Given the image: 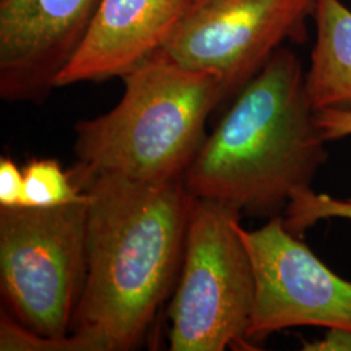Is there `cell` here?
<instances>
[{
  "mask_svg": "<svg viewBox=\"0 0 351 351\" xmlns=\"http://www.w3.org/2000/svg\"><path fill=\"white\" fill-rule=\"evenodd\" d=\"M282 215L289 232L302 237L306 229L320 220L332 217L351 220V201L316 194L311 188L304 189L291 195Z\"/></svg>",
  "mask_w": 351,
  "mask_h": 351,
  "instance_id": "cell-12",
  "label": "cell"
},
{
  "mask_svg": "<svg viewBox=\"0 0 351 351\" xmlns=\"http://www.w3.org/2000/svg\"><path fill=\"white\" fill-rule=\"evenodd\" d=\"M316 37L306 90L315 112L351 110V10L341 0H316Z\"/></svg>",
  "mask_w": 351,
  "mask_h": 351,
  "instance_id": "cell-10",
  "label": "cell"
},
{
  "mask_svg": "<svg viewBox=\"0 0 351 351\" xmlns=\"http://www.w3.org/2000/svg\"><path fill=\"white\" fill-rule=\"evenodd\" d=\"M88 201L85 191L58 207H0L1 297L17 322L40 336L72 333L88 274Z\"/></svg>",
  "mask_w": 351,
  "mask_h": 351,
  "instance_id": "cell-5",
  "label": "cell"
},
{
  "mask_svg": "<svg viewBox=\"0 0 351 351\" xmlns=\"http://www.w3.org/2000/svg\"><path fill=\"white\" fill-rule=\"evenodd\" d=\"M193 0H101L55 86L124 77L163 50Z\"/></svg>",
  "mask_w": 351,
  "mask_h": 351,
  "instance_id": "cell-9",
  "label": "cell"
},
{
  "mask_svg": "<svg viewBox=\"0 0 351 351\" xmlns=\"http://www.w3.org/2000/svg\"><path fill=\"white\" fill-rule=\"evenodd\" d=\"M302 349L306 351H351V330L330 328L324 339L306 342Z\"/></svg>",
  "mask_w": 351,
  "mask_h": 351,
  "instance_id": "cell-16",
  "label": "cell"
},
{
  "mask_svg": "<svg viewBox=\"0 0 351 351\" xmlns=\"http://www.w3.org/2000/svg\"><path fill=\"white\" fill-rule=\"evenodd\" d=\"M110 112L75 125V184L117 175L145 184L184 178L204 141L213 108L226 99L217 75L182 66L163 51L123 77Z\"/></svg>",
  "mask_w": 351,
  "mask_h": 351,
  "instance_id": "cell-3",
  "label": "cell"
},
{
  "mask_svg": "<svg viewBox=\"0 0 351 351\" xmlns=\"http://www.w3.org/2000/svg\"><path fill=\"white\" fill-rule=\"evenodd\" d=\"M241 213L195 198L169 306L172 351L256 350L247 339L255 280L239 233Z\"/></svg>",
  "mask_w": 351,
  "mask_h": 351,
  "instance_id": "cell-4",
  "label": "cell"
},
{
  "mask_svg": "<svg viewBox=\"0 0 351 351\" xmlns=\"http://www.w3.org/2000/svg\"><path fill=\"white\" fill-rule=\"evenodd\" d=\"M23 172L24 207H58L85 197V191L75 184L71 172H64L53 159L30 160Z\"/></svg>",
  "mask_w": 351,
  "mask_h": 351,
  "instance_id": "cell-11",
  "label": "cell"
},
{
  "mask_svg": "<svg viewBox=\"0 0 351 351\" xmlns=\"http://www.w3.org/2000/svg\"><path fill=\"white\" fill-rule=\"evenodd\" d=\"M316 0H193L163 52L237 95L314 13Z\"/></svg>",
  "mask_w": 351,
  "mask_h": 351,
  "instance_id": "cell-6",
  "label": "cell"
},
{
  "mask_svg": "<svg viewBox=\"0 0 351 351\" xmlns=\"http://www.w3.org/2000/svg\"><path fill=\"white\" fill-rule=\"evenodd\" d=\"M101 0H0V97L43 101Z\"/></svg>",
  "mask_w": 351,
  "mask_h": 351,
  "instance_id": "cell-8",
  "label": "cell"
},
{
  "mask_svg": "<svg viewBox=\"0 0 351 351\" xmlns=\"http://www.w3.org/2000/svg\"><path fill=\"white\" fill-rule=\"evenodd\" d=\"M315 121L326 141L351 136V110H320L315 112Z\"/></svg>",
  "mask_w": 351,
  "mask_h": 351,
  "instance_id": "cell-15",
  "label": "cell"
},
{
  "mask_svg": "<svg viewBox=\"0 0 351 351\" xmlns=\"http://www.w3.org/2000/svg\"><path fill=\"white\" fill-rule=\"evenodd\" d=\"M239 233L249 252L255 297L247 339L255 346L272 333L293 326L351 330V282L323 263L282 216Z\"/></svg>",
  "mask_w": 351,
  "mask_h": 351,
  "instance_id": "cell-7",
  "label": "cell"
},
{
  "mask_svg": "<svg viewBox=\"0 0 351 351\" xmlns=\"http://www.w3.org/2000/svg\"><path fill=\"white\" fill-rule=\"evenodd\" d=\"M78 186L90 198L88 274L72 333L99 351L132 350L178 277L194 195L184 178L145 184L97 175Z\"/></svg>",
  "mask_w": 351,
  "mask_h": 351,
  "instance_id": "cell-1",
  "label": "cell"
},
{
  "mask_svg": "<svg viewBox=\"0 0 351 351\" xmlns=\"http://www.w3.org/2000/svg\"><path fill=\"white\" fill-rule=\"evenodd\" d=\"M322 130L298 56L280 49L236 95L184 175L195 198L241 215L282 216L326 163Z\"/></svg>",
  "mask_w": 351,
  "mask_h": 351,
  "instance_id": "cell-2",
  "label": "cell"
},
{
  "mask_svg": "<svg viewBox=\"0 0 351 351\" xmlns=\"http://www.w3.org/2000/svg\"><path fill=\"white\" fill-rule=\"evenodd\" d=\"M24 172L11 158L0 159V207H24Z\"/></svg>",
  "mask_w": 351,
  "mask_h": 351,
  "instance_id": "cell-14",
  "label": "cell"
},
{
  "mask_svg": "<svg viewBox=\"0 0 351 351\" xmlns=\"http://www.w3.org/2000/svg\"><path fill=\"white\" fill-rule=\"evenodd\" d=\"M1 351H99L95 342L81 335L71 333L63 339L40 336L21 326L1 307L0 315Z\"/></svg>",
  "mask_w": 351,
  "mask_h": 351,
  "instance_id": "cell-13",
  "label": "cell"
}]
</instances>
